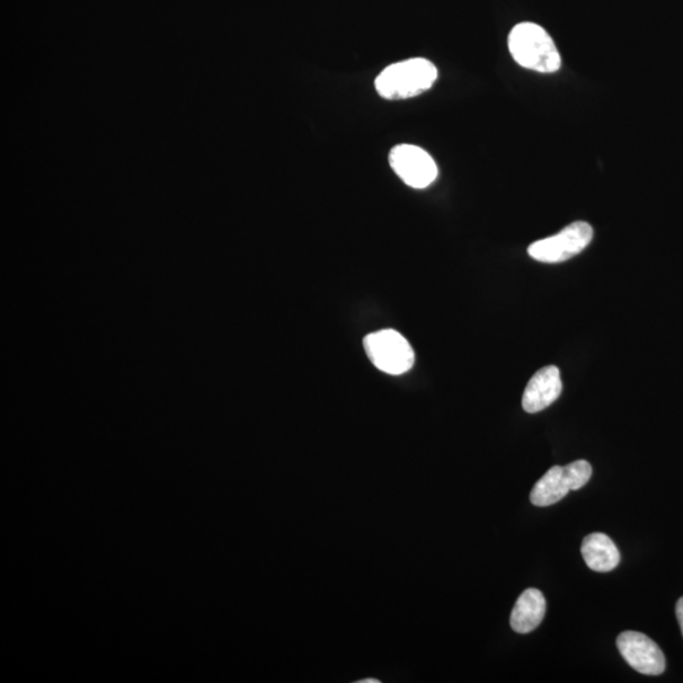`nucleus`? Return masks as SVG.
Here are the masks:
<instances>
[{"label": "nucleus", "mask_w": 683, "mask_h": 683, "mask_svg": "<svg viewBox=\"0 0 683 683\" xmlns=\"http://www.w3.org/2000/svg\"><path fill=\"white\" fill-rule=\"evenodd\" d=\"M363 348L372 365L387 375H403L414 366L415 354L411 343L394 330L366 335Z\"/></svg>", "instance_id": "obj_3"}, {"label": "nucleus", "mask_w": 683, "mask_h": 683, "mask_svg": "<svg viewBox=\"0 0 683 683\" xmlns=\"http://www.w3.org/2000/svg\"><path fill=\"white\" fill-rule=\"evenodd\" d=\"M592 237L593 229L587 221H575L560 234L531 244L528 253L539 262H563L581 253L590 245Z\"/></svg>", "instance_id": "obj_5"}, {"label": "nucleus", "mask_w": 683, "mask_h": 683, "mask_svg": "<svg viewBox=\"0 0 683 683\" xmlns=\"http://www.w3.org/2000/svg\"><path fill=\"white\" fill-rule=\"evenodd\" d=\"M592 467L588 460H575L567 466H553L535 485L530 501L536 507H549L572 490H579L590 482Z\"/></svg>", "instance_id": "obj_4"}, {"label": "nucleus", "mask_w": 683, "mask_h": 683, "mask_svg": "<svg viewBox=\"0 0 683 683\" xmlns=\"http://www.w3.org/2000/svg\"><path fill=\"white\" fill-rule=\"evenodd\" d=\"M509 51L522 68L552 74L561 68V55L551 35L539 24L522 22L509 34Z\"/></svg>", "instance_id": "obj_1"}, {"label": "nucleus", "mask_w": 683, "mask_h": 683, "mask_svg": "<svg viewBox=\"0 0 683 683\" xmlns=\"http://www.w3.org/2000/svg\"><path fill=\"white\" fill-rule=\"evenodd\" d=\"M676 614H677L679 623L681 625V631L683 635V598H681L677 602Z\"/></svg>", "instance_id": "obj_11"}, {"label": "nucleus", "mask_w": 683, "mask_h": 683, "mask_svg": "<svg viewBox=\"0 0 683 683\" xmlns=\"http://www.w3.org/2000/svg\"><path fill=\"white\" fill-rule=\"evenodd\" d=\"M546 615V599L537 589H528L521 593L514 607L510 625L514 632L527 634L534 632Z\"/></svg>", "instance_id": "obj_9"}, {"label": "nucleus", "mask_w": 683, "mask_h": 683, "mask_svg": "<svg viewBox=\"0 0 683 683\" xmlns=\"http://www.w3.org/2000/svg\"><path fill=\"white\" fill-rule=\"evenodd\" d=\"M581 553L592 571L610 572L620 562L619 549L607 535L592 534L583 539Z\"/></svg>", "instance_id": "obj_10"}, {"label": "nucleus", "mask_w": 683, "mask_h": 683, "mask_svg": "<svg viewBox=\"0 0 683 683\" xmlns=\"http://www.w3.org/2000/svg\"><path fill=\"white\" fill-rule=\"evenodd\" d=\"M358 683H380V681L379 680H374V679H369V680L359 681Z\"/></svg>", "instance_id": "obj_12"}, {"label": "nucleus", "mask_w": 683, "mask_h": 683, "mask_svg": "<svg viewBox=\"0 0 683 683\" xmlns=\"http://www.w3.org/2000/svg\"><path fill=\"white\" fill-rule=\"evenodd\" d=\"M562 393L560 369L547 366L536 372L522 394V410L529 414L542 412Z\"/></svg>", "instance_id": "obj_8"}, {"label": "nucleus", "mask_w": 683, "mask_h": 683, "mask_svg": "<svg viewBox=\"0 0 683 683\" xmlns=\"http://www.w3.org/2000/svg\"><path fill=\"white\" fill-rule=\"evenodd\" d=\"M390 166L411 188L425 189L437 179L438 167L433 157L414 145H397L389 156Z\"/></svg>", "instance_id": "obj_6"}, {"label": "nucleus", "mask_w": 683, "mask_h": 683, "mask_svg": "<svg viewBox=\"0 0 683 683\" xmlns=\"http://www.w3.org/2000/svg\"><path fill=\"white\" fill-rule=\"evenodd\" d=\"M617 645L631 668L643 675L659 676L666 670V659L650 637L638 632H624L618 637Z\"/></svg>", "instance_id": "obj_7"}, {"label": "nucleus", "mask_w": 683, "mask_h": 683, "mask_svg": "<svg viewBox=\"0 0 683 683\" xmlns=\"http://www.w3.org/2000/svg\"><path fill=\"white\" fill-rule=\"evenodd\" d=\"M437 76V68L430 60L411 59L387 66L376 77L375 87L385 100H407L430 91Z\"/></svg>", "instance_id": "obj_2"}]
</instances>
